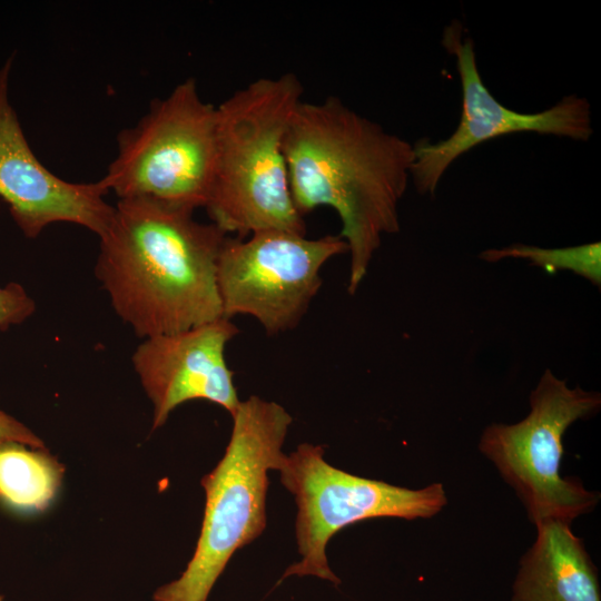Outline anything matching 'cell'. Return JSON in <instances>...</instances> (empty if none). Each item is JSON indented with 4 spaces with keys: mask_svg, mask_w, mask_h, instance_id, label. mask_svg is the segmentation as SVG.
I'll list each match as a JSON object with an SVG mask.
<instances>
[{
    "mask_svg": "<svg viewBox=\"0 0 601 601\" xmlns=\"http://www.w3.org/2000/svg\"><path fill=\"white\" fill-rule=\"evenodd\" d=\"M284 151L297 211L304 217L327 206L337 213L349 254L347 292L355 294L383 236L400 231L414 146L329 96L297 105Z\"/></svg>",
    "mask_w": 601,
    "mask_h": 601,
    "instance_id": "cell-1",
    "label": "cell"
},
{
    "mask_svg": "<svg viewBox=\"0 0 601 601\" xmlns=\"http://www.w3.org/2000/svg\"><path fill=\"white\" fill-rule=\"evenodd\" d=\"M194 213L149 198L118 199L98 236L96 277L140 338L224 317L217 260L228 235Z\"/></svg>",
    "mask_w": 601,
    "mask_h": 601,
    "instance_id": "cell-2",
    "label": "cell"
},
{
    "mask_svg": "<svg viewBox=\"0 0 601 601\" xmlns=\"http://www.w3.org/2000/svg\"><path fill=\"white\" fill-rule=\"evenodd\" d=\"M303 92L300 80L288 72L258 78L216 106V158L205 209L227 235L245 238L269 229L306 234L284 151Z\"/></svg>",
    "mask_w": 601,
    "mask_h": 601,
    "instance_id": "cell-3",
    "label": "cell"
},
{
    "mask_svg": "<svg viewBox=\"0 0 601 601\" xmlns=\"http://www.w3.org/2000/svg\"><path fill=\"white\" fill-rule=\"evenodd\" d=\"M225 454L201 479L206 505L193 558L155 601H206L231 555L266 528L268 471L278 470L290 414L259 396L240 401Z\"/></svg>",
    "mask_w": 601,
    "mask_h": 601,
    "instance_id": "cell-4",
    "label": "cell"
},
{
    "mask_svg": "<svg viewBox=\"0 0 601 601\" xmlns=\"http://www.w3.org/2000/svg\"><path fill=\"white\" fill-rule=\"evenodd\" d=\"M216 158V106L187 78L119 131L117 154L99 179L119 199L149 198L196 210L206 206Z\"/></svg>",
    "mask_w": 601,
    "mask_h": 601,
    "instance_id": "cell-5",
    "label": "cell"
},
{
    "mask_svg": "<svg viewBox=\"0 0 601 601\" xmlns=\"http://www.w3.org/2000/svg\"><path fill=\"white\" fill-rule=\"evenodd\" d=\"M530 406L528 416L518 423L489 425L481 435L480 451L515 490L533 523H571L597 505L599 494L560 475L562 437L575 421L599 411L601 396L580 386L569 387L566 381L545 370L530 395Z\"/></svg>",
    "mask_w": 601,
    "mask_h": 601,
    "instance_id": "cell-6",
    "label": "cell"
},
{
    "mask_svg": "<svg viewBox=\"0 0 601 601\" xmlns=\"http://www.w3.org/2000/svg\"><path fill=\"white\" fill-rule=\"evenodd\" d=\"M277 471L297 504L300 555L280 581L290 575H313L338 584L327 562L326 546L339 530L374 518H431L447 502L441 483L412 490L361 477L328 464L323 446L309 443L285 454Z\"/></svg>",
    "mask_w": 601,
    "mask_h": 601,
    "instance_id": "cell-7",
    "label": "cell"
},
{
    "mask_svg": "<svg viewBox=\"0 0 601 601\" xmlns=\"http://www.w3.org/2000/svg\"><path fill=\"white\" fill-rule=\"evenodd\" d=\"M348 253L339 235L269 229L245 238L227 236L217 260L223 316L255 318L268 335L295 328L321 289V270Z\"/></svg>",
    "mask_w": 601,
    "mask_h": 601,
    "instance_id": "cell-8",
    "label": "cell"
},
{
    "mask_svg": "<svg viewBox=\"0 0 601 601\" xmlns=\"http://www.w3.org/2000/svg\"><path fill=\"white\" fill-rule=\"evenodd\" d=\"M455 57L462 88V111L457 128L437 142L422 139L414 144L411 180L421 195H434L437 185L461 155L475 146L513 132H538L588 141L593 132L591 107L578 95L564 96L540 112L524 114L503 106L484 85L476 65L473 40L453 21L442 39Z\"/></svg>",
    "mask_w": 601,
    "mask_h": 601,
    "instance_id": "cell-9",
    "label": "cell"
},
{
    "mask_svg": "<svg viewBox=\"0 0 601 601\" xmlns=\"http://www.w3.org/2000/svg\"><path fill=\"white\" fill-rule=\"evenodd\" d=\"M11 67L12 57L0 68V198L28 238L60 221L77 224L99 236L114 214V206L105 198L108 191L100 180L61 179L36 157L9 102Z\"/></svg>",
    "mask_w": 601,
    "mask_h": 601,
    "instance_id": "cell-10",
    "label": "cell"
},
{
    "mask_svg": "<svg viewBox=\"0 0 601 601\" xmlns=\"http://www.w3.org/2000/svg\"><path fill=\"white\" fill-rule=\"evenodd\" d=\"M239 333L226 317L185 331L144 338L132 364L152 403V428L164 425L180 404L205 400L234 414L240 401L225 358Z\"/></svg>",
    "mask_w": 601,
    "mask_h": 601,
    "instance_id": "cell-11",
    "label": "cell"
},
{
    "mask_svg": "<svg viewBox=\"0 0 601 601\" xmlns=\"http://www.w3.org/2000/svg\"><path fill=\"white\" fill-rule=\"evenodd\" d=\"M534 524L536 539L520 561L512 601H601L595 566L571 523Z\"/></svg>",
    "mask_w": 601,
    "mask_h": 601,
    "instance_id": "cell-12",
    "label": "cell"
},
{
    "mask_svg": "<svg viewBox=\"0 0 601 601\" xmlns=\"http://www.w3.org/2000/svg\"><path fill=\"white\" fill-rule=\"evenodd\" d=\"M63 472L47 449L0 443V504L20 514L45 511L57 495Z\"/></svg>",
    "mask_w": 601,
    "mask_h": 601,
    "instance_id": "cell-13",
    "label": "cell"
},
{
    "mask_svg": "<svg viewBox=\"0 0 601 601\" xmlns=\"http://www.w3.org/2000/svg\"><path fill=\"white\" fill-rule=\"evenodd\" d=\"M480 257L492 263L504 258L525 259L550 274H555L558 270H570L594 285L600 286L601 284V245L599 242L565 248H541L514 244L503 248L484 250Z\"/></svg>",
    "mask_w": 601,
    "mask_h": 601,
    "instance_id": "cell-14",
    "label": "cell"
},
{
    "mask_svg": "<svg viewBox=\"0 0 601 601\" xmlns=\"http://www.w3.org/2000/svg\"><path fill=\"white\" fill-rule=\"evenodd\" d=\"M36 309L33 299L14 282L0 286V329L24 322Z\"/></svg>",
    "mask_w": 601,
    "mask_h": 601,
    "instance_id": "cell-15",
    "label": "cell"
},
{
    "mask_svg": "<svg viewBox=\"0 0 601 601\" xmlns=\"http://www.w3.org/2000/svg\"><path fill=\"white\" fill-rule=\"evenodd\" d=\"M18 442L33 449H46L45 443L24 424L0 410V443Z\"/></svg>",
    "mask_w": 601,
    "mask_h": 601,
    "instance_id": "cell-16",
    "label": "cell"
},
{
    "mask_svg": "<svg viewBox=\"0 0 601 601\" xmlns=\"http://www.w3.org/2000/svg\"><path fill=\"white\" fill-rule=\"evenodd\" d=\"M0 601H2V597L0 595Z\"/></svg>",
    "mask_w": 601,
    "mask_h": 601,
    "instance_id": "cell-17",
    "label": "cell"
}]
</instances>
